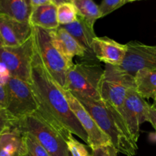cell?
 Returning a JSON list of instances; mask_svg holds the SVG:
<instances>
[{"instance_id":"4dcf8cb0","label":"cell","mask_w":156,"mask_h":156,"mask_svg":"<svg viewBox=\"0 0 156 156\" xmlns=\"http://www.w3.org/2000/svg\"><path fill=\"white\" fill-rule=\"evenodd\" d=\"M151 136H151V140H153L154 141L156 142V131H155V133H153Z\"/></svg>"},{"instance_id":"4316f807","label":"cell","mask_w":156,"mask_h":156,"mask_svg":"<svg viewBox=\"0 0 156 156\" xmlns=\"http://www.w3.org/2000/svg\"><path fill=\"white\" fill-rule=\"evenodd\" d=\"M6 107V91L5 85L0 83V108Z\"/></svg>"},{"instance_id":"836d02e7","label":"cell","mask_w":156,"mask_h":156,"mask_svg":"<svg viewBox=\"0 0 156 156\" xmlns=\"http://www.w3.org/2000/svg\"><path fill=\"white\" fill-rule=\"evenodd\" d=\"M151 107H153V108H154V109H155V111H156V102H154V104L151 105Z\"/></svg>"},{"instance_id":"9c48e42d","label":"cell","mask_w":156,"mask_h":156,"mask_svg":"<svg viewBox=\"0 0 156 156\" xmlns=\"http://www.w3.org/2000/svg\"><path fill=\"white\" fill-rule=\"evenodd\" d=\"M151 105L141 97L136 88L128 91L122 108V117L130 135L138 143L140 135V126L148 121V114Z\"/></svg>"},{"instance_id":"484cf974","label":"cell","mask_w":156,"mask_h":156,"mask_svg":"<svg viewBox=\"0 0 156 156\" xmlns=\"http://www.w3.org/2000/svg\"><path fill=\"white\" fill-rule=\"evenodd\" d=\"M91 150V156H117L118 153L113 144L98 146Z\"/></svg>"},{"instance_id":"d6a6232c","label":"cell","mask_w":156,"mask_h":156,"mask_svg":"<svg viewBox=\"0 0 156 156\" xmlns=\"http://www.w3.org/2000/svg\"><path fill=\"white\" fill-rule=\"evenodd\" d=\"M135 1H140V0H126V2H132Z\"/></svg>"},{"instance_id":"7a4b0ae2","label":"cell","mask_w":156,"mask_h":156,"mask_svg":"<svg viewBox=\"0 0 156 156\" xmlns=\"http://www.w3.org/2000/svg\"><path fill=\"white\" fill-rule=\"evenodd\" d=\"M74 96L90 113L99 128L110 137L118 152L126 156L136 155L138 150L137 143L130 135L120 114L102 99L96 101Z\"/></svg>"},{"instance_id":"ac0fdd59","label":"cell","mask_w":156,"mask_h":156,"mask_svg":"<svg viewBox=\"0 0 156 156\" xmlns=\"http://www.w3.org/2000/svg\"><path fill=\"white\" fill-rule=\"evenodd\" d=\"M135 88L144 99L156 102V70L142 69L134 75Z\"/></svg>"},{"instance_id":"83f0119b","label":"cell","mask_w":156,"mask_h":156,"mask_svg":"<svg viewBox=\"0 0 156 156\" xmlns=\"http://www.w3.org/2000/svg\"><path fill=\"white\" fill-rule=\"evenodd\" d=\"M151 124V126L154 127L156 131V111L153 107L150 108L149 114H148V121Z\"/></svg>"},{"instance_id":"44dd1931","label":"cell","mask_w":156,"mask_h":156,"mask_svg":"<svg viewBox=\"0 0 156 156\" xmlns=\"http://www.w3.org/2000/svg\"><path fill=\"white\" fill-rule=\"evenodd\" d=\"M57 16L59 25L62 26L74 22L78 15L73 3L67 2L57 6Z\"/></svg>"},{"instance_id":"3957f363","label":"cell","mask_w":156,"mask_h":156,"mask_svg":"<svg viewBox=\"0 0 156 156\" xmlns=\"http://www.w3.org/2000/svg\"><path fill=\"white\" fill-rule=\"evenodd\" d=\"M104 69L92 62L73 64L68 69L63 88L74 95L93 100H101V85Z\"/></svg>"},{"instance_id":"603a6c76","label":"cell","mask_w":156,"mask_h":156,"mask_svg":"<svg viewBox=\"0 0 156 156\" xmlns=\"http://www.w3.org/2000/svg\"><path fill=\"white\" fill-rule=\"evenodd\" d=\"M65 141L70 156H91L86 146L77 141L73 134H70Z\"/></svg>"},{"instance_id":"7402d4cb","label":"cell","mask_w":156,"mask_h":156,"mask_svg":"<svg viewBox=\"0 0 156 156\" xmlns=\"http://www.w3.org/2000/svg\"><path fill=\"white\" fill-rule=\"evenodd\" d=\"M24 133L25 136L26 153L23 156H50L33 136L28 133Z\"/></svg>"},{"instance_id":"1f68e13d","label":"cell","mask_w":156,"mask_h":156,"mask_svg":"<svg viewBox=\"0 0 156 156\" xmlns=\"http://www.w3.org/2000/svg\"><path fill=\"white\" fill-rule=\"evenodd\" d=\"M3 47V43H2V41L1 37H0V48H1V47Z\"/></svg>"},{"instance_id":"e575fe53","label":"cell","mask_w":156,"mask_h":156,"mask_svg":"<svg viewBox=\"0 0 156 156\" xmlns=\"http://www.w3.org/2000/svg\"><path fill=\"white\" fill-rule=\"evenodd\" d=\"M69 1H70V2H72V1H73V0H69Z\"/></svg>"},{"instance_id":"30bf717a","label":"cell","mask_w":156,"mask_h":156,"mask_svg":"<svg viewBox=\"0 0 156 156\" xmlns=\"http://www.w3.org/2000/svg\"><path fill=\"white\" fill-rule=\"evenodd\" d=\"M62 89L68 101L70 110L73 111L75 117L79 120L80 123L87 133L88 137L87 145L89 147L93 149L98 146L113 144L110 137L99 128L93 117L86 110L80 101L71 92L63 88Z\"/></svg>"},{"instance_id":"2e32d148","label":"cell","mask_w":156,"mask_h":156,"mask_svg":"<svg viewBox=\"0 0 156 156\" xmlns=\"http://www.w3.org/2000/svg\"><path fill=\"white\" fill-rule=\"evenodd\" d=\"M65 29L87 51L88 57L94 56L92 50L93 41L96 35L93 27H91L82 18L77 17V19L71 24L61 26Z\"/></svg>"},{"instance_id":"7c38bea8","label":"cell","mask_w":156,"mask_h":156,"mask_svg":"<svg viewBox=\"0 0 156 156\" xmlns=\"http://www.w3.org/2000/svg\"><path fill=\"white\" fill-rule=\"evenodd\" d=\"M32 35V27L29 23L21 22L0 13V37L3 47H18Z\"/></svg>"},{"instance_id":"277c9868","label":"cell","mask_w":156,"mask_h":156,"mask_svg":"<svg viewBox=\"0 0 156 156\" xmlns=\"http://www.w3.org/2000/svg\"><path fill=\"white\" fill-rule=\"evenodd\" d=\"M15 126L21 132L33 136L50 156H70L64 137L38 112L18 120Z\"/></svg>"},{"instance_id":"d4e9b609","label":"cell","mask_w":156,"mask_h":156,"mask_svg":"<svg viewBox=\"0 0 156 156\" xmlns=\"http://www.w3.org/2000/svg\"><path fill=\"white\" fill-rule=\"evenodd\" d=\"M18 119L11 115L6 108H0V136L10 129Z\"/></svg>"},{"instance_id":"9a60e30c","label":"cell","mask_w":156,"mask_h":156,"mask_svg":"<svg viewBox=\"0 0 156 156\" xmlns=\"http://www.w3.org/2000/svg\"><path fill=\"white\" fill-rule=\"evenodd\" d=\"M25 153V136L15 123L0 136V156H23Z\"/></svg>"},{"instance_id":"cb8c5ba5","label":"cell","mask_w":156,"mask_h":156,"mask_svg":"<svg viewBox=\"0 0 156 156\" xmlns=\"http://www.w3.org/2000/svg\"><path fill=\"white\" fill-rule=\"evenodd\" d=\"M126 0H102L99 5L101 18L106 16L125 4Z\"/></svg>"},{"instance_id":"8992f818","label":"cell","mask_w":156,"mask_h":156,"mask_svg":"<svg viewBox=\"0 0 156 156\" xmlns=\"http://www.w3.org/2000/svg\"><path fill=\"white\" fill-rule=\"evenodd\" d=\"M132 88H135L134 76L118 66L106 64L101 85V99L114 108L122 117L127 92Z\"/></svg>"},{"instance_id":"f1b7e54d","label":"cell","mask_w":156,"mask_h":156,"mask_svg":"<svg viewBox=\"0 0 156 156\" xmlns=\"http://www.w3.org/2000/svg\"><path fill=\"white\" fill-rule=\"evenodd\" d=\"M30 2L32 9H35V8L38 7V6L53 3V2H52V0H30Z\"/></svg>"},{"instance_id":"f546056e","label":"cell","mask_w":156,"mask_h":156,"mask_svg":"<svg viewBox=\"0 0 156 156\" xmlns=\"http://www.w3.org/2000/svg\"><path fill=\"white\" fill-rule=\"evenodd\" d=\"M52 2H53V3L54 5H56L57 6L59 5L62 4V3H64V2H70L69 0H52Z\"/></svg>"},{"instance_id":"8fae6325","label":"cell","mask_w":156,"mask_h":156,"mask_svg":"<svg viewBox=\"0 0 156 156\" xmlns=\"http://www.w3.org/2000/svg\"><path fill=\"white\" fill-rule=\"evenodd\" d=\"M127 52L120 69L134 76L142 69L156 70V45L151 46L138 41L126 44Z\"/></svg>"},{"instance_id":"e0dca14e","label":"cell","mask_w":156,"mask_h":156,"mask_svg":"<svg viewBox=\"0 0 156 156\" xmlns=\"http://www.w3.org/2000/svg\"><path fill=\"white\" fill-rule=\"evenodd\" d=\"M32 27H39L45 30H54L59 27L57 16V5L54 3L32 9L29 17Z\"/></svg>"},{"instance_id":"5bb4252c","label":"cell","mask_w":156,"mask_h":156,"mask_svg":"<svg viewBox=\"0 0 156 156\" xmlns=\"http://www.w3.org/2000/svg\"><path fill=\"white\" fill-rule=\"evenodd\" d=\"M49 33L54 46L67 60L73 62L76 56L81 58L88 56L85 49L62 27L49 30Z\"/></svg>"},{"instance_id":"52a82bcc","label":"cell","mask_w":156,"mask_h":156,"mask_svg":"<svg viewBox=\"0 0 156 156\" xmlns=\"http://www.w3.org/2000/svg\"><path fill=\"white\" fill-rule=\"evenodd\" d=\"M5 88L6 110L14 117L19 120L38 111V103L28 82L10 76Z\"/></svg>"},{"instance_id":"6da1fadb","label":"cell","mask_w":156,"mask_h":156,"mask_svg":"<svg viewBox=\"0 0 156 156\" xmlns=\"http://www.w3.org/2000/svg\"><path fill=\"white\" fill-rule=\"evenodd\" d=\"M29 84L38 105L36 112L65 140L74 134L87 144V133L70 110L62 88L49 74L35 48Z\"/></svg>"},{"instance_id":"ffe728a7","label":"cell","mask_w":156,"mask_h":156,"mask_svg":"<svg viewBox=\"0 0 156 156\" xmlns=\"http://www.w3.org/2000/svg\"><path fill=\"white\" fill-rule=\"evenodd\" d=\"M71 2L76 8L78 16L82 18L91 27H93L96 20L101 18L99 5L93 0H73Z\"/></svg>"},{"instance_id":"5b68a950","label":"cell","mask_w":156,"mask_h":156,"mask_svg":"<svg viewBox=\"0 0 156 156\" xmlns=\"http://www.w3.org/2000/svg\"><path fill=\"white\" fill-rule=\"evenodd\" d=\"M35 48L41 62L51 77L64 88L69 69L73 65L56 49L52 43L48 30L32 27Z\"/></svg>"},{"instance_id":"4fadbf2b","label":"cell","mask_w":156,"mask_h":156,"mask_svg":"<svg viewBox=\"0 0 156 156\" xmlns=\"http://www.w3.org/2000/svg\"><path fill=\"white\" fill-rule=\"evenodd\" d=\"M92 50L96 59L106 64L120 66L127 52L126 44H122L107 37L93 39Z\"/></svg>"},{"instance_id":"ba28073f","label":"cell","mask_w":156,"mask_h":156,"mask_svg":"<svg viewBox=\"0 0 156 156\" xmlns=\"http://www.w3.org/2000/svg\"><path fill=\"white\" fill-rule=\"evenodd\" d=\"M34 53L35 44L32 35L18 47H1L0 63L6 67L9 76L29 83Z\"/></svg>"},{"instance_id":"d6986e66","label":"cell","mask_w":156,"mask_h":156,"mask_svg":"<svg viewBox=\"0 0 156 156\" xmlns=\"http://www.w3.org/2000/svg\"><path fill=\"white\" fill-rule=\"evenodd\" d=\"M32 8L28 0H0V13L24 23H29Z\"/></svg>"},{"instance_id":"d590c367","label":"cell","mask_w":156,"mask_h":156,"mask_svg":"<svg viewBox=\"0 0 156 156\" xmlns=\"http://www.w3.org/2000/svg\"><path fill=\"white\" fill-rule=\"evenodd\" d=\"M28 1H29V2H30V0H28Z\"/></svg>"}]
</instances>
